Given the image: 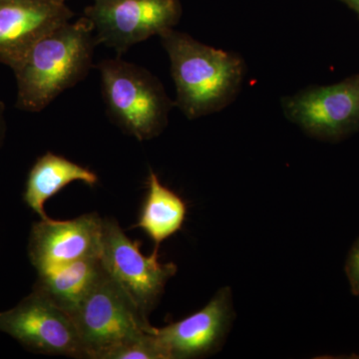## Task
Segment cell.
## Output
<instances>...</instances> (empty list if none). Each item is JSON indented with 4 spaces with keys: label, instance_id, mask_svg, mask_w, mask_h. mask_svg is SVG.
I'll use <instances>...</instances> for the list:
<instances>
[{
    "label": "cell",
    "instance_id": "1",
    "mask_svg": "<svg viewBox=\"0 0 359 359\" xmlns=\"http://www.w3.org/2000/svg\"><path fill=\"white\" fill-rule=\"evenodd\" d=\"M96 44L93 25L85 16L40 39L13 69L18 84L16 107L40 112L82 81L91 69Z\"/></svg>",
    "mask_w": 359,
    "mask_h": 359
},
{
    "label": "cell",
    "instance_id": "2",
    "mask_svg": "<svg viewBox=\"0 0 359 359\" xmlns=\"http://www.w3.org/2000/svg\"><path fill=\"white\" fill-rule=\"evenodd\" d=\"M159 36L171 61L175 104L189 119L218 112L235 99L245 75L240 56L201 43L174 28Z\"/></svg>",
    "mask_w": 359,
    "mask_h": 359
},
{
    "label": "cell",
    "instance_id": "3",
    "mask_svg": "<svg viewBox=\"0 0 359 359\" xmlns=\"http://www.w3.org/2000/svg\"><path fill=\"white\" fill-rule=\"evenodd\" d=\"M97 68L112 122L139 141L159 136L175 104L160 80L145 68L121 58L105 59Z\"/></svg>",
    "mask_w": 359,
    "mask_h": 359
},
{
    "label": "cell",
    "instance_id": "4",
    "mask_svg": "<svg viewBox=\"0 0 359 359\" xmlns=\"http://www.w3.org/2000/svg\"><path fill=\"white\" fill-rule=\"evenodd\" d=\"M71 316L85 358L89 359H110L119 347L143 337L152 328L148 318L104 268Z\"/></svg>",
    "mask_w": 359,
    "mask_h": 359
},
{
    "label": "cell",
    "instance_id": "5",
    "mask_svg": "<svg viewBox=\"0 0 359 359\" xmlns=\"http://www.w3.org/2000/svg\"><path fill=\"white\" fill-rule=\"evenodd\" d=\"M140 247L139 241L127 237L116 219H104L103 268L148 318L178 268L174 263H161L159 252L144 256Z\"/></svg>",
    "mask_w": 359,
    "mask_h": 359
},
{
    "label": "cell",
    "instance_id": "6",
    "mask_svg": "<svg viewBox=\"0 0 359 359\" xmlns=\"http://www.w3.org/2000/svg\"><path fill=\"white\" fill-rule=\"evenodd\" d=\"M84 14L93 25L97 44L123 54L174 28L182 6L180 0H92Z\"/></svg>",
    "mask_w": 359,
    "mask_h": 359
},
{
    "label": "cell",
    "instance_id": "7",
    "mask_svg": "<svg viewBox=\"0 0 359 359\" xmlns=\"http://www.w3.org/2000/svg\"><path fill=\"white\" fill-rule=\"evenodd\" d=\"M0 332L32 353L85 358L72 316L36 287L18 306L0 313Z\"/></svg>",
    "mask_w": 359,
    "mask_h": 359
},
{
    "label": "cell",
    "instance_id": "8",
    "mask_svg": "<svg viewBox=\"0 0 359 359\" xmlns=\"http://www.w3.org/2000/svg\"><path fill=\"white\" fill-rule=\"evenodd\" d=\"M283 108L290 121L309 136L323 141L342 140L359 130V74L285 97Z\"/></svg>",
    "mask_w": 359,
    "mask_h": 359
},
{
    "label": "cell",
    "instance_id": "9",
    "mask_svg": "<svg viewBox=\"0 0 359 359\" xmlns=\"http://www.w3.org/2000/svg\"><path fill=\"white\" fill-rule=\"evenodd\" d=\"M104 219L89 212L76 219L56 221L51 218L33 224L28 255L37 273L66 264L101 257Z\"/></svg>",
    "mask_w": 359,
    "mask_h": 359
},
{
    "label": "cell",
    "instance_id": "10",
    "mask_svg": "<svg viewBox=\"0 0 359 359\" xmlns=\"http://www.w3.org/2000/svg\"><path fill=\"white\" fill-rule=\"evenodd\" d=\"M233 316V292L224 287L197 313L153 332L167 359L204 358L224 346Z\"/></svg>",
    "mask_w": 359,
    "mask_h": 359
},
{
    "label": "cell",
    "instance_id": "11",
    "mask_svg": "<svg viewBox=\"0 0 359 359\" xmlns=\"http://www.w3.org/2000/svg\"><path fill=\"white\" fill-rule=\"evenodd\" d=\"M73 16L65 0H0V63L13 69L40 39Z\"/></svg>",
    "mask_w": 359,
    "mask_h": 359
},
{
    "label": "cell",
    "instance_id": "12",
    "mask_svg": "<svg viewBox=\"0 0 359 359\" xmlns=\"http://www.w3.org/2000/svg\"><path fill=\"white\" fill-rule=\"evenodd\" d=\"M73 182H82L90 187L98 183V176L88 168L66 159L62 156L45 153L34 163L26 181L23 201L29 209L47 219L44 205Z\"/></svg>",
    "mask_w": 359,
    "mask_h": 359
},
{
    "label": "cell",
    "instance_id": "13",
    "mask_svg": "<svg viewBox=\"0 0 359 359\" xmlns=\"http://www.w3.org/2000/svg\"><path fill=\"white\" fill-rule=\"evenodd\" d=\"M187 211L185 201L163 185L157 175L150 170L147 195L135 226L153 241L155 252H159L161 245L183 228Z\"/></svg>",
    "mask_w": 359,
    "mask_h": 359
},
{
    "label": "cell",
    "instance_id": "14",
    "mask_svg": "<svg viewBox=\"0 0 359 359\" xmlns=\"http://www.w3.org/2000/svg\"><path fill=\"white\" fill-rule=\"evenodd\" d=\"M102 271L101 257L81 259L37 273L34 287L71 316Z\"/></svg>",
    "mask_w": 359,
    "mask_h": 359
},
{
    "label": "cell",
    "instance_id": "15",
    "mask_svg": "<svg viewBox=\"0 0 359 359\" xmlns=\"http://www.w3.org/2000/svg\"><path fill=\"white\" fill-rule=\"evenodd\" d=\"M346 273L351 292L359 297V238L354 243L347 257Z\"/></svg>",
    "mask_w": 359,
    "mask_h": 359
},
{
    "label": "cell",
    "instance_id": "16",
    "mask_svg": "<svg viewBox=\"0 0 359 359\" xmlns=\"http://www.w3.org/2000/svg\"><path fill=\"white\" fill-rule=\"evenodd\" d=\"M6 124L4 119V105L0 102V146L4 142V136H6Z\"/></svg>",
    "mask_w": 359,
    "mask_h": 359
},
{
    "label": "cell",
    "instance_id": "17",
    "mask_svg": "<svg viewBox=\"0 0 359 359\" xmlns=\"http://www.w3.org/2000/svg\"><path fill=\"white\" fill-rule=\"evenodd\" d=\"M340 1L346 4L349 8L353 9L359 15V0H340Z\"/></svg>",
    "mask_w": 359,
    "mask_h": 359
},
{
    "label": "cell",
    "instance_id": "18",
    "mask_svg": "<svg viewBox=\"0 0 359 359\" xmlns=\"http://www.w3.org/2000/svg\"><path fill=\"white\" fill-rule=\"evenodd\" d=\"M351 358H359V355L351 356Z\"/></svg>",
    "mask_w": 359,
    "mask_h": 359
},
{
    "label": "cell",
    "instance_id": "19",
    "mask_svg": "<svg viewBox=\"0 0 359 359\" xmlns=\"http://www.w3.org/2000/svg\"></svg>",
    "mask_w": 359,
    "mask_h": 359
}]
</instances>
